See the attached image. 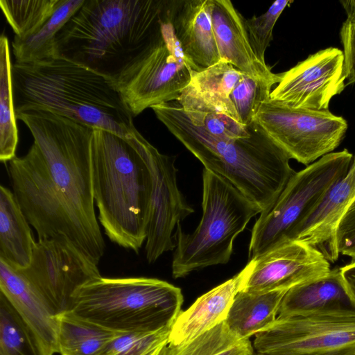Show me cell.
Wrapping results in <instances>:
<instances>
[{"instance_id": "1", "label": "cell", "mask_w": 355, "mask_h": 355, "mask_svg": "<svg viewBox=\"0 0 355 355\" xmlns=\"http://www.w3.org/2000/svg\"><path fill=\"white\" fill-rule=\"evenodd\" d=\"M12 71L15 113L46 110L126 139L139 132L111 78L61 56Z\"/></svg>"}, {"instance_id": "2", "label": "cell", "mask_w": 355, "mask_h": 355, "mask_svg": "<svg viewBox=\"0 0 355 355\" xmlns=\"http://www.w3.org/2000/svg\"><path fill=\"white\" fill-rule=\"evenodd\" d=\"M151 108L204 168L230 182L260 213L275 202L295 173L288 154L255 121L250 124V136L219 139L194 125L178 101Z\"/></svg>"}, {"instance_id": "3", "label": "cell", "mask_w": 355, "mask_h": 355, "mask_svg": "<svg viewBox=\"0 0 355 355\" xmlns=\"http://www.w3.org/2000/svg\"><path fill=\"white\" fill-rule=\"evenodd\" d=\"M170 0H85L56 37L58 56L113 78L161 33Z\"/></svg>"}, {"instance_id": "4", "label": "cell", "mask_w": 355, "mask_h": 355, "mask_svg": "<svg viewBox=\"0 0 355 355\" xmlns=\"http://www.w3.org/2000/svg\"><path fill=\"white\" fill-rule=\"evenodd\" d=\"M145 138L93 129L91 166L98 220L110 241L138 253L146 239L153 190Z\"/></svg>"}, {"instance_id": "5", "label": "cell", "mask_w": 355, "mask_h": 355, "mask_svg": "<svg viewBox=\"0 0 355 355\" xmlns=\"http://www.w3.org/2000/svg\"><path fill=\"white\" fill-rule=\"evenodd\" d=\"M29 129L62 199L103 256L105 243L94 210L91 141L93 128L49 111L16 113Z\"/></svg>"}, {"instance_id": "6", "label": "cell", "mask_w": 355, "mask_h": 355, "mask_svg": "<svg viewBox=\"0 0 355 355\" xmlns=\"http://www.w3.org/2000/svg\"><path fill=\"white\" fill-rule=\"evenodd\" d=\"M181 289L148 277H101L83 286L69 311L116 332L171 329L181 312Z\"/></svg>"}, {"instance_id": "7", "label": "cell", "mask_w": 355, "mask_h": 355, "mask_svg": "<svg viewBox=\"0 0 355 355\" xmlns=\"http://www.w3.org/2000/svg\"><path fill=\"white\" fill-rule=\"evenodd\" d=\"M202 216L191 234L179 223L172 275L180 278L207 266L225 264L233 243L259 210L230 182L206 168L202 173Z\"/></svg>"}, {"instance_id": "8", "label": "cell", "mask_w": 355, "mask_h": 355, "mask_svg": "<svg viewBox=\"0 0 355 355\" xmlns=\"http://www.w3.org/2000/svg\"><path fill=\"white\" fill-rule=\"evenodd\" d=\"M353 157L347 149L332 152L295 172L275 202L261 212L255 222L249 260L295 241L328 190L347 173Z\"/></svg>"}, {"instance_id": "9", "label": "cell", "mask_w": 355, "mask_h": 355, "mask_svg": "<svg viewBox=\"0 0 355 355\" xmlns=\"http://www.w3.org/2000/svg\"><path fill=\"white\" fill-rule=\"evenodd\" d=\"M191 71L175 36L169 5L160 34L112 79L136 116L148 107L177 101L189 84Z\"/></svg>"}, {"instance_id": "10", "label": "cell", "mask_w": 355, "mask_h": 355, "mask_svg": "<svg viewBox=\"0 0 355 355\" xmlns=\"http://www.w3.org/2000/svg\"><path fill=\"white\" fill-rule=\"evenodd\" d=\"M8 172L15 198L38 240L62 235L98 265L103 256L62 199L35 143L26 155L9 162Z\"/></svg>"}, {"instance_id": "11", "label": "cell", "mask_w": 355, "mask_h": 355, "mask_svg": "<svg viewBox=\"0 0 355 355\" xmlns=\"http://www.w3.org/2000/svg\"><path fill=\"white\" fill-rule=\"evenodd\" d=\"M254 121L291 159L306 166L334 152L348 128L343 117L329 110L295 109L270 98Z\"/></svg>"}, {"instance_id": "12", "label": "cell", "mask_w": 355, "mask_h": 355, "mask_svg": "<svg viewBox=\"0 0 355 355\" xmlns=\"http://www.w3.org/2000/svg\"><path fill=\"white\" fill-rule=\"evenodd\" d=\"M255 336L260 355H355V315L277 317Z\"/></svg>"}, {"instance_id": "13", "label": "cell", "mask_w": 355, "mask_h": 355, "mask_svg": "<svg viewBox=\"0 0 355 355\" xmlns=\"http://www.w3.org/2000/svg\"><path fill=\"white\" fill-rule=\"evenodd\" d=\"M20 270L58 315L70 310L80 288L101 277L97 264L62 235L35 242L30 265Z\"/></svg>"}, {"instance_id": "14", "label": "cell", "mask_w": 355, "mask_h": 355, "mask_svg": "<svg viewBox=\"0 0 355 355\" xmlns=\"http://www.w3.org/2000/svg\"><path fill=\"white\" fill-rule=\"evenodd\" d=\"M346 80L343 51L328 47L281 73L270 98L295 109L327 110L333 97L345 89Z\"/></svg>"}, {"instance_id": "15", "label": "cell", "mask_w": 355, "mask_h": 355, "mask_svg": "<svg viewBox=\"0 0 355 355\" xmlns=\"http://www.w3.org/2000/svg\"><path fill=\"white\" fill-rule=\"evenodd\" d=\"M331 266L318 249L297 241L250 260L240 272V290L263 293L286 290L328 275Z\"/></svg>"}, {"instance_id": "16", "label": "cell", "mask_w": 355, "mask_h": 355, "mask_svg": "<svg viewBox=\"0 0 355 355\" xmlns=\"http://www.w3.org/2000/svg\"><path fill=\"white\" fill-rule=\"evenodd\" d=\"M144 146L153 178L145 252L148 262L153 263L175 248L173 232L194 210L178 188L175 157L162 154L146 139Z\"/></svg>"}, {"instance_id": "17", "label": "cell", "mask_w": 355, "mask_h": 355, "mask_svg": "<svg viewBox=\"0 0 355 355\" xmlns=\"http://www.w3.org/2000/svg\"><path fill=\"white\" fill-rule=\"evenodd\" d=\"M0 293L34 332L48 355L58 353L57 313L21 272L0 259Z\"/></svg>"}, {"instance_id": "18", "label": "cell", "mask_w": 355, "mask_h": 355, "mask_svg": "<svg viewBox=\"0 0 355 355\" xmlns=\"http://www.w3.org/2000/svg\"><path fill=\"white\" fill-rule=\"evenodd\" d=\"M171 21L191 69L220 61L211 23V0H171Z\"/></svg>"}, {"instance_id": "19", "label": "cell", "mask_w": 355, "mask_h": 355, "mask_svg": "<svg viewBox=\"0 0 355 355\" xmlns=\"http://www.w3.org/2000/svg\"><path fill=\"white\" fill-rule=\"evenodd\" d=\"M355 200V155L349 171L326 193L300 228L295 241L320 250L329 262L339 257L336 248L338 226Z\"/></svg>"}, {"instance_id": "20", "label": "cell", "mask_w": 355, "mask_h": 355, "mask_svg": "<svg viewBox=\"0 0 355 355\" xmlns=\"http://www.w3.org/2000/svg\"><path fill=\"white\" fill-rule=\"evenodd\" d=\"M245 19L230 0H211V23L220 60L255 78L277 84L281 73H274L255 56L249 42Z\"/></svg>"}, {"instance_id": "21", "label": "cell", "mask_w": 355, "mask_h": 355, "mask_svg": "<svg viewBox=\"0 0 355 355\" xmlns=\"http://www.w3.org/2000/svg\"><path fill=\"white\" fill-rule=\"evenodd\" d=\"M307 315H355V302L345 286L340 268L287 291L277 317Z\"/></svg>"}, {"instance_id": "22", "label": "cell", "mask_w": 355, "mask_h": 355, "mask_svg": "<svg viewBox=\"0 0 355 355\" xmlns=\"http://www.w3.org/2000/svg\"><path fill=\"white\" fill-rule=\"evenodd\" d=\"M242 73L224 60L200 71L192 70L191 81L177 101L187 115L218 112L239 121L230 96Z\"/></svg>"}, {"instance_id": "23", "label": "cell", "mask_w": 355, "mask_h": 355, "mask_svg": "<svg viewBox=\"0 0 355 355\" xmlns=\"http://www.w3.org/2000/svg\"><path fill=\"white\" fill-rule=\"evenodd\" d=\"M241 274L199 297L186 311H181L173 324L168 343H187L224 322L240 290Z\"/></svg>"}, {"instance_id": "24", "label": "cell", "mask_w": 355, "mask_h": 355, "mask_svg": "<svg viewBox=\"0 0 355 355\" xmlns=\"http://www.w3.org/2000/svg\"><path fill=\"white\" fill-rule=\"evenodd\" d=\"M35 242L13 192L0 187V259L22 270L31 263Z\"/></svg>"}, {"instance_id": "25", "label": "cell", "mask_w": 355, "mask_h": 355, "mask_svg": "<svg viewBox=\"0 0 355 355\" xmlns=\"http://www.w3.org/2000/svg\"><path fill=\"white\" fill-rule=\"evenodd\" d=\"M286 292L282 290L250 293L239 291L225 320L227 326L240 338L249 339L276 320Z\"/></svg>"}, {"instance_id": "26", "label": "cell", "mask_w": 355, "mask_h": 355, "mask_svg": "<svg viewBox=\"0 0 355 355\" xmlns=\"http://www.w3.org/2000/svg\"><path fill=\"white\" fill-rule=\"evenodd\" d=\"M85 0H61L51 17L33 35L14 36L12 49L15 63L29 64L58 56L56 37Z\"/></svg>"}, {"instance_id": "27", "label": "cell", "mask_w": 355, "mask_h": 355, "mask_svg": "<svg viewBox=\"0 0 355 355\" xmlns=\"http://www.w3.org/2000/svg\"><path fill=\"white\" fill-rule=\"evenodd\" d=\"M61 355H101L121 332L80 318L68 311L57 315Z\"/></svg>"}, {"instance_id": "28", "label": "cell", "mask_w": 355, "mask_h": 355, "mask_svg": "<svg viewBox=\"0 0 355 355\" xmlns=\"http://www.w3.org/2000/svg\"><path fill=\"white\" fill-rule=\"evenodd\" d=\"M12 64L9 42L0 37V160L7 162L16 157L18 130L14 104Z\"/></svg>"}, {"instance_id": "29", "label": "cell", "mask_w": 355, "mask_h": 355, "mask_svg": "<svg viewBox=\"0 0 355 355\" xmlns=\"http://www.w3.org/2000/svg\"><path fill=\"white\" fill-rule=\"evenodd\" d=\"M250 340L234 334L223 322L180 345L167 343L157 355H253Z\"/></svg>"}, {"instance_id": "30", "label": "cell", "mask_w": 355, "mask_h": 355, "mask_svg": "<svg viewBox=\"0 0 355 355\" xmlns=\"http://www.w3.org/2000/svg\"><path fill=\"white\" fill-rule=\"evenodd\" d=\"M0 355H48L34 332L1 293Z\"/></svg>"}, {"instance_id": "31", "label": "cell", "mask_w": 355, "mask_h": 355, "mask_svg": "<svg viewBox=\"0 0 355 355\" xmlns=\"http://www.w3.org/2000/svg\"><path fill=\"white\" fill-rule=\"evenodd\" d=\"M61 0H0V8L15 36L35 33L51 17Z\"/></svg>"}, {"instance_id": "32", "label": "cell", "mask_w": 355, "mask_h": 355, "mask_svg": "<svg viewBox=\"0 0 355 355\" xmlns=\"http://www.w3.org/2000/svg\"><path fill=\"white\" fill-rule=\"evenodd\" d=\"M275 84L273 81L242 73L230 96L241 123L248 125L254 121L261 105L270 98Z\"/></svg>"}, {"instance_id": "33", "label": "cell", "mask_w": 355, "mask_h": 355, "mask_svg": "<svg viewBox=\"0 0 355 355\" xmlns=\"http://www.w3.org/2000/svg\"><path fill=\"white\" fill-rule=\"evenodd\" d=\"M171 329L120 333L101 355H157L168 343Z\"/></svg>"}, {"instance_id": "34", "label": "cell", "mask_w": 355, "mask_h": 355, "mask_svg": "<svg viewBox=\"0 0 355 355\" xmlns=\"http://www.w3.org/2000/svg\"><path fill=\"white\" fill-rule=\"evenodd\" d=\"M293 1L277 0L263 15L245 19V25L251 48L263 64L265 61V52L272 40L274 26L283 10Z\"/></svg>"}, {"instance_id": "35", "label": "cell", "mask_w": 355, "mask_h": 355, "mask_svg": "<svg viewBox=\"0 0 355 355\" xmlns=\"http://www.w3.org/2000/svg\"><path fill=\"white\" fill-rule=\"evenodd\" d=\"M187 116L194 125L202 128L209 134L219 139H239L250 135L251 123L244 125L236 119L225 114L211 112Z\"/></svg>"}, {"instance_id": "36", "label": "cell", "mask_w": 355, "mask_h": 355, "mask_svg": "<svg viewBox=\"0 0 355 355\" xmlns=\"http://www.w3.org/2000/svg\"><path fill=\"white\" fill-rule=\"evenodd\" d=\"M336 248L339 254L355 261V200L343 218L336 236Z\"/></svg>"}, {"instance_id": "37", "label": "cell", "mask_w": 355, "mask_h": 355, "mask_svg": "<svg viewBox=\"0 0 355 355\" xmlns=\"http://www.w3.org/2000/svg\"><path fill=\"white\" fill-rule=\"evenodd\" d=\"M340 37L343 46L347 86L355 83V23L346 19L340 28Z\"/></svg>"}, {"instance_id": "38", "label": "cell", "mask_w": 355, "mask_h": 355, "mask_svg": "<svg viewBox=\"0 0 355 355\" xmlns=\"http://www.w3.org/2000/svg\"><path fill=\"white\" fill-rule=\"evenodd\" d=\"M345 286L355 302V261L340 268Z\"/></svg>"}, {"instance_id": "39", "label": "cell", "mask_w": 355, "mask_h": 355, "mask_svg": "<svg viewBox=\"0 0 355 355\" xmlns=\"http://www.w3.org/2000/svg\"><path fill=\"white\" fill-rule=\"evenodd\" d=\"M340 3L347 14V19L355 23V0H343Z\"/></svg>"}, {"instance_id": "40", "label": "cell", "mask_w": 355, "mask_h": 355, "mask_svg": "<svg viewBox=\"0 0 355 355\" xmlns=\"http://www.w3.org/2000/svg\"><path fill=\"white\" fill-rule=\"evenodd\" d=\"M253 355H260L259 353H257L256 351H254Z\"/></svg>"}]
</instances>
